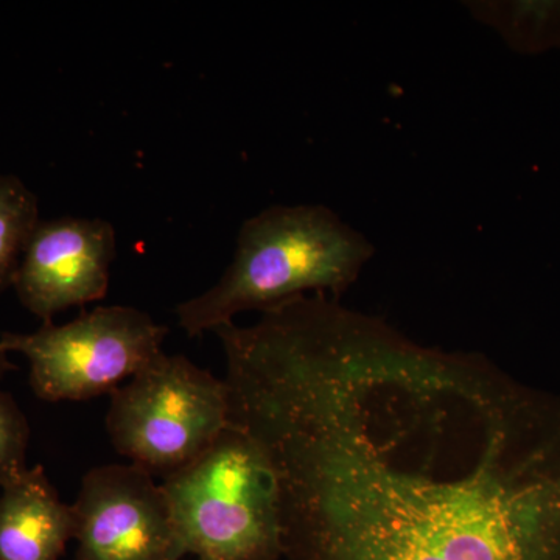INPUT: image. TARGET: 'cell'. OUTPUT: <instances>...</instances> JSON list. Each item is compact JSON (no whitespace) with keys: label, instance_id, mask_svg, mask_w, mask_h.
Here are the masks:
<instances>
[{"label":"cell","instance_id":"3957f363","mask_svg":"<svg viewBox=\"0 0 560 560\" xmlns=\"http://www.w3.org/2000/svg\"><path fill=\"white\" fill-rule=\"evenodd\" d=\"M184 555L198 560L283 556L275 470L245 431L228 425L194 463L161 482Z\"/></svg>","mask_w":560,"mask_h":560},{"label":"cell","instance_id":"8fae6325","mask_svg":"<svg viewBox=\"0 0 560 560\" xmlns=\"http://www.w3.org/2000/svg\"><path fill=\"white\" fill-rule=\"evenodd\" d=\"M31 429L24 412L10 394L0 389V488L27 470Z\"/></svg>","mask_w":560,"mask_h":560},{"label":"cell","instance_id":"7a4b0ae2","mask_svg":"<svg viewBox=\"0 0 560 560\" xmlns=\"http://www.w3.org/2000/svg\"><path fill=\"white\" fill-rule=\"evenodd\" d=\"M374 256L370 238L326 206H271L242 224L219 282L176 307L180 329L198 337L311 294L340 301Z\"/></svg>","mask_w":560,"mask_h":560},{"label":"cell","instance_id":"8992f818","mask_svg":"<svg viewBox=\"0 0 560 560\" xmlns=\"http://www.w3.org/2000/svg\"><path fill=\"white\" fill-rule=\"evenodd\" d=\"M75 512V560H183L171 504L153 475L108 464L84 475Z\"/></svg>","mask_w":560,"mask_h":560},{"label":"cell","instance_id":"ba28073f","mask_svg":"<svg viewBox=\"0 0 560 560\" xmlns=\"http://www.w3.org/2000/svg\"><path fill=\"white\" fill-rule=\"evenodd\" d=\"M75 537V512L43 466L22 471L0 495V560H60Z\"/></svg>","mask_w":560,"mask_h":560},{"label":"cell","instance_id":"52a82bcc","mask_svg":"<svg viewBox=\"0 0 560 560\" xmlns=\"http://www.w3.org/2000/svg\"><path fill=\"white\" fill-rule=\"evenodd\" d=\"M116 231L102 219L39 221L13 287L27 311L46 320L106 296Z\"/></svg>","mask_w":560,"mask_h":560},{"label":"cell","instance_id":"30bf717a","mask_svg":"<svg viewBox=\"0 0 560 560\" xmlns=\"http://www.w3.org/2000/svg\"><path fill=\"white\" fill-rule=\"evenodd\" d=\"M38 223L36 195L16 176L0 175V293L13 285Z\"/></svg>","mask_w":560,"mask_h":560},{"label":"cell","instance_id":"5b68a950","mask_svg":"<svg viewBox=\"0 0 560 560\" xmlns=\"http://www.w3.org/2000/svg\"><path fill=\"white\" fill-rule=\"evenodd\" d=\"M167 327L125 305L81 312L65 326L0 337L7 353L31 361V385L46 401L90 400L120 388L162 353Z\"/></svg>","mask_w":560,"mask_h":560},{"label":"cell","instance_id":"6da1fadb","mask_svg":"<svg viewBox=\"0 0 560 560\" xmlns=\"http://www.w3.org/2000/svg\"><path fill=\"white\" fill-rule=\"evenodd\" d=\"M287 560H560V394L324 294L213 330Z\"/></svg>","mask_w":560,"mask_h":560},{"label":"cell","instance_id":"9c48e42d","mask_svg":"<svg viewBox=\"0 0 560 560\" xmlns=\"http://www.w3.org/2000/svg\"><path fill=\"white\" fill-rule=\"evenodd\" d=\"M463 5L517 54L560 50V0H470Z\"/></svg>","mask_w":560,"mask_h":560},{"label":"cell","instance_id":"7c38bea8","mask_svg":"<svg viewBox=\"0 0 560 560\" xmlns=\"http://www.w3.org/2000/svg\"><path fill=\"white\" fill-rule=\"evenodd\" d=\"M14 364L9 360V353L5 352L2 348H0V378L7 374L9 371L14 370Z\"/></svg>","mask_w":560,"mask_h":560},{"label":"cell","instance_id":"277c9868","mask_svg":"<svg viewBox=\"0 0 560 560\" xmlns=\"http://www.w3.org/2000/svg\"><path fill=\"white\" fill-rule=\"evenodd\" d=\"M228 425L226 382L164 352L110 394L106 412L113 447L164 478L194 463Z\"/></svg>","mask_w":560,"mask_h":560}]
</instances>
